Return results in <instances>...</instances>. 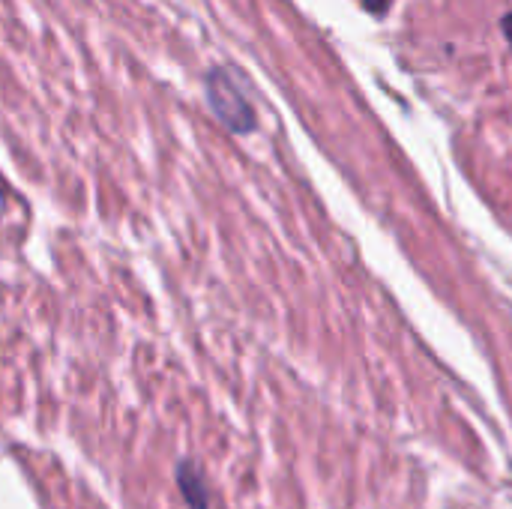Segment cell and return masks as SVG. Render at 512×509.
<instances>
[{
	"instance_id": "2",
	"label": "cell",
	"mask_w": 512,
	"mask_h": 509,
	"mask_svg": "<svg viewBox=\"0 0 512 509\" xmlns=\"http://www.w3.org/2000/svg\"><path fill=\"white\" fill-rule=\"evenodd\" d=\"M0 207H3V189H0Z\"/></svg>"
},
{
	"instance_id": "1",
	"label": "cell",
	"mask_w": 512,
	"mask_h": 509,
	"mask_svg": "<svg viewBox=\"0 0 512 509\" xmlns=\"http://www.w3.org/2000/svg\"><path fill=\"white\" fill-rule=\"evenodd\" d=\"M210 99H213L216 111H219L231 126H246V120H249L246 105H243V99L234 93V87H231L222 75H213V81H210Z\"/></svg>"
}]
</instances>
